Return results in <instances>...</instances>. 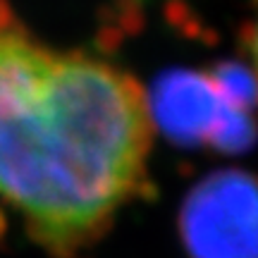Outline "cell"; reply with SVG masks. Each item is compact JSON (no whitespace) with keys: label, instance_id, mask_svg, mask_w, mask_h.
Here are the masks:
<instances>
[{"label":"cell","instance_id":"cell-1","mask_svg":"<svg viewBox=\"0 0 258 258\" xmlns=\"http://www.w3.org/2000/svg\"><path fill=\"white\" fill-rule=\"evenodd\" d=\"M153 110L129 74L0 27V201L41 244L96 239L144 182Z\"/></svg>","mask_w":258,"mask_h":258},{"label":"cell","instance_id":"cell-2","mask_svg":"<svg viewBox=\"0 0 258 258\" xmlns=\"http://www.w3.org/2000/svg\"><path fill=\"white\" fill-rule=\"evenodd\" d=\"M194 258H258V179L227 170L196 186L182 213Z\"/></svg>","mask_w":258,"mask_h":258},{"label":"cell","instance_id":"cell-3","mask_svg":"<svg viewBox=\"0 0 258 258\" xmlns=\"http://www.w3.org/2000/svg\"><path fill=\"white\" fill-rule=\"evenodd\" d=\"M256 89L234 86L230 79L184 77L165 86L160 110L184 137L222 148H244L253 141L251 98Z\"/></svg>","mask_w":258,"mask_h":258},{"label":"cell","instance_id":"cell-4","mask_svg":"<svg viewBox=\"0 0 258 258\" xmlns=\"http://www.w3.org/2000/svg\"><path fill=\"white\" fill-rule=\"evenodd\" d=\"M249 55H251V64H253V77L258 82V22L251 27L249 34Z\"/></svg>","mask_w":258,"mask_h":258},{"label":"cell","instance_id":"cell-5","mask_svg":"<svg viewBox=\"0 0 258 258\" xmlns=\"http://www.w3.org/2000/svg\"><path fill=\"white\" fill-rule=\"evenodd\" d=\"M0 27H8V12H5V5L0 0Z\"/></svg>","mask_w":258,"mask_h":258}]
</instances>
